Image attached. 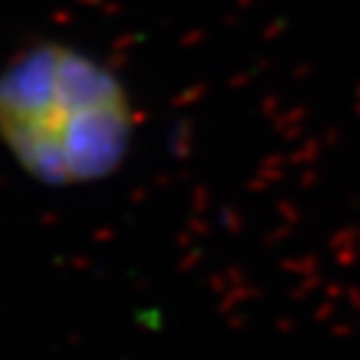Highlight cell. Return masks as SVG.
Masks as SVG:
<instances>
[{
  "mask_svg": "<svg viewBox=\"0 0 360 360\" xmlns=\"http://www.w3.org/2000/svg\"><path fill=\"white\" fill-rule=\"evenodd\" d=\"M131 134L129 94L89 53L46 43L0 72V139L35 179H104L123 163Z\"/></svg>",
  "mask_w": 360,
  "mask_h": 360,
  "instance_id": "obj_1",
  "label": "cell"
}]
</instances>
